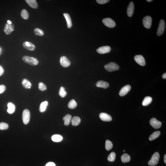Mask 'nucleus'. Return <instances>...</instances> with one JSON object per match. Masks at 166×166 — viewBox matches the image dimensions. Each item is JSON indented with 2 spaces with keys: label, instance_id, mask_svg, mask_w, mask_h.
<instances>
[{
  "label": "nucleus",
  "instance_id": "f257e3e1",
  "mask_svg": "<svg viewBox=\"0 0 166 166\" xmlns=\"http://www.w3.org/2000/svg\"><path fill=\"white\" fill-rule=\"evenodd\" d=\"M22 59L25 63L32 66H36L38 64V60L34 57L25 56L23 57Z\"/></svg>",
  "mask_w": 166,
  "mask_h": 166
},
{
  "label": "nucleus",
  "instance_id": "72a5a7b5",
  "mask_svg": "<svg viewBox=\"0 0 166 166\" xmlns=\"http://www.w3.org/2000/svg\"><path fill=\"white\" fill-rule=\"evenodd\" d=\"M34 33L35 35L40 36H42L44 35V32L41 29L36 28L34 30Z\"/></svg>",
  "mask_w": 166,
  "mask_h": 166
},
{
  "label": "nucleus",
  "instance_id": "9b49d317",
  "mask_svg": "<svg viewBox=\"0 0 166 166\" xmlns=\"http://www.w3.org/2000/svg\"><path fill=\"white\" fill-rule=\"evenodd\" d=\"M60 63L63 67H66L70 66L71 62L67 57L65 56H63L60 58Z\"/></svg>",
  "mask_w": 166,
  "mask_h": 166
},
{
  "label": "nucleus",
  "instance_id": "a18cd8bd",
  "mask_svg": "<svg viewBox=\"0 0 166 166\" xmlns=\"http://www.w3.org/2000/svg\"><path fill=\"white\" fill-rule=\"evenodd\" d=\"M0 51H1V49H0Z\"/></svg>",
  "mask_w": 166,
  "mask_h": 166
},
{
  "label": "nucleus",
  "instance_id": "dca6fc26",
  "mask_svg": "<svg viewBox=\"0 0 166 166\" xmlns=\"http://www.w3.org/2000/svg\"><path fill=\"white\" fill-rule=\"evenodd\" d=\"M23 46L27 49L31 51H34L36 48L35 46L32 43L27 41L23 43Z\"/></svg>",
  "mask_w": 166,
  "mask_h": 166
},
{
  "label": "nucleus",
  "instance_id": "2f4dec72",
  "mask_svg": "<svg viewBox=\"0 0 166 166\" xmlns=\"http://www.w3.org/2000/svg\"><path fill=\"white\" fill-rule=\"evenodd\" d=\"M116 158V154L114 152H112L109 155L107 159L109 162H113L115 161Z\"/></svg>",
  "mask_w": 166,
  "mask_h": 166
},
{
  "label": "nucleus",
  "instance_id": "ddd939ff",
  "mask_svg": "<svg viewBox=\"0 0 166 166\" xmlns=\"http://www.w3.org/2000/svg\"><path fill=\"white\" fill-rule=\"evenodd\" d=\"M99 117L102 121H110L112 120V117L106 113H101L99 114Z\"/></svg>",
  "mask_w": 166,
  "mask_h": 166
},
{
  "label": "nucleus",
  "instance_id": "20e7f679",
  "mask_svg": "<svg viewBox=\"0 0 166 166\" xmlns=\"http://www.w3.org/2000/svg\"><path fill=\"white\" fill-rule=\"evenodd\" d=\"M30 118V112L28 110L25 109L23 111L22 114V119L23 123L26 125L28 123Z\"/></svg>",
  "mask_w": 166,
  "mask_h": 166
},
{
  "label": "nucleus",
  "instance_id": "5701e85b",
  "mask_svg": "<svg viewBox=\"0 0 166 166\" xmlns=\"http://www.w3.org/2000/svg\"><path fill=\"white\" fill-rule=\"evenodd\" d=\"M63 138L62 136L59 134H55L51 137V139L55 142H60L63 140Z\"/></svg>",
  "mask_w": 166,
  "mask_h": 166
},
{
  "label": "nucleus",
  "instance_id": "a878e982",
  "mask_svg": "<svg viewBox=\"0 0 166 166\" xmlns=\"http://www.w3.org/2000/svg\"><path fill=\"white\" fill-rule=\"evenodd\" d=\"M160 134V132L159 131L154 132L149 136V140L150 141H152L155 140V139L158 138Z\"/></svg>",
  "mask_w": 166,
  "mask_h": 166
},
{
  "label": "nucleus",
  "instance_id": "4be33fe9",
  "mask_svg": "<svg viewBox=\"0 0 166 166\" xmlns=\"http://www.w3.org/2000/svg\"><path fill=\"white\" fill-rule=\"evenodd\" d=\"M81 121V120L79 117L78 116L73 117L71 120L72 125L74 126L78 125L80 124Z\"/></svg>",
  "mask_w": 166,
  "mask_h": 166
},
{
  "label": "nucleus",
  "instance_id": "a211bd4d",
  "mask_svg": "<svg viewBox=\"0 0 166 166\" xmlns=\"http://www.w3.org/2000/svg\"><path fill=\"white\" fill-rule=\"evenodd\" d=\"M8 109L7 112L9 114H12L14 112L16 109L15 105L12 102H9L7 104Z\"/></svg>",
  "mask_w": 166,
  "mask_h": 166
},
{
  "label": "nucleus",
  "instance_id": "b1692460",
  "mask_svg": "<svg viewBox=\"0 0 166 166\" xmlns=\"http://www.w3.org/2000/svg\"><path fill=\"white\" fill-rule=\"evenodd\" d=\"M130 156L126 153L123 154L121 157V161L123 163L129 162L130 161Z\"/></svg>",
  "mask_w": 166,
  "mask_h": 166
},
{
  "label": "nucleus",
  "instance_id": "c03bdc74",
  "mask_svg": "<svg viewBox=\"0 0 166 166\" xmlns=\"http://www.w3.org/2000/svg\"><path fill=\"white\" fill-rule=\"evenodd\" d=\"M147 2H151L152 1V0H147Z\"/></svg>",
  "mask_w": 166,
  "mask_h": 166
},
{
  "label": "nucleus",
  "instance_id": "c756f323",
  "mask_svg": "<svg viewBox=\"0 0 166 166\" xmlns=\"http://www.w3.org/2000/svg\"><path fill=\"white\" fill-rule=\"evenodd\" d=\"M113 145L111 141L109 140H106L105 143V148L106 150H110L113 148Z\"/></svg>",
  "mask_w": 166,
  "mask_h": 166
},
{
  "label": "nucleus",
  "instance_id": "6ab92c4d",
  "mask_svg": "<svg viewBox=\"0 0 166 166\" xmlns=\"http://www.w3.org/2000/svg\"><path fill=\"white\" fill-rule=\"evenodd\" d=\"M26 2L31 8L36 9L38 8V5L37 1L35 0H26Z\"/></svg>",
  "mask_w": 166,
  "mask_h": 166
},
{
  "label": "nucleus",
  "instance_id": "a19ab883",
  "mask_svg": "<svg viewBox=\"0 0 166 166\" xmlns=\"http://www.w3.org/2000/svg\"><path fill=\"white\" fill-rule=\"evenodd\" d=\"M162 77L164 79H166V73L162 75Z\"/></svg>",
  "mask_w": 166,
  "mask_h": 166
},
{
  "label": "nucleus",
  "instance_id": "0eeeda50",
  "mask_svg": "<svg viewBox=\"0 0 166 166\" xmlns=\"http://www.w3.org/2000/svg\"><path fill=\"white\" fill-rule=\"evenodd\" d=\"M142 22L145 28L147 29L150 28L152 25V18L150 16H146L143 18Z\"/></svg>",
  "mask_w": 166,
  "mask_h": 166
},
{
  "label": "nucleus",
  "instance_id": "6e6552de",
  "mask_svg": "<svg viewBox=\"0 0 166 166\" xmlns=\"http://www.w3.org/2000/svg\"><path fill=\"white\" fill-rule=\"evenodd\" d=\"M150 124L152 127L156 129L160 128L162 125V122L155 118H152L151 119Z\"/></svg>",
  "mask_w": 166,
  "mask_h": 166
},
{
  "label": "nucleus",
  "instance_id": "7c9ffc66",
  "mask_svg": "<svg viewBox=\"0 0 166 166\" xmlns=\"http://www.w3.org/2000/svg\"><path fill=\"white\" fill-rule=\"evenodd\" d=\"M21 16L22 18L25 19H28L29 18V14L27 10L26 9H23L22 10L21 14Z\"/></svg>",
  "mask_w": 166,
  "mask_h": 166
},
{
  "label": "nucleus",
  "instance_id": "4c0bfd02",
  "mask_svg": "<svg viewBox=\"0 0 166 166\" xmlns=\"http://www.w3.org/2000/svg\"><path fill=\"white\" fill-rule=\"evenodd\" d=\"M6 90L5 86L4 85H0V94L3 93Z\"/></svg>",
  "mask_w": 166,
  "mask_h": 166
},
{
  "label": "nucleus",
  "instance_id": "f704fd0d",
  "mask_svg": "<svg viewBox=\"0 0 166 166\" xmlns=\"http://www.w3.org/2000/svg\"><path fill=\"white\" fill-rule=\"evenodd\" d=\"M9 128V125L4 122L0 123V130H5Z\"/></svg>",
  "mask_w": 166,
  "mask_h": 166
},
{
  "label": "nucleus",
  "instance_id": "aec40b11",
  "mask_svg": "<svg viewBox=\"0 0 166 166\" xmlns=\"http://www.w3.org/2000/svg\"><path fill=\"white\" fill-rule=\"evenodd\" d=\"M64 15L67 22V27L70 28L72 26V23L71 17L67 13H64Z\"/></svg>",
  "mask_w": 166,
  "mask_h": 166
},
{
  "label": "nucleus",
  "instance_id": "ea45409f",
  "mask_svg": "<svg viewBox=\"0 0 166 166\" xmlns=\"http://www.w3.org/2000/svg\"><path fill=\"white\" fill-rule=\"evenodd\" d=\"M4 72V70L2 66L0 65V76H1Z\"/></svg>",
  "mask_w": 166,
  "mask_h": 166
},
{
  "label": "nucleus",
  "instance_id": "f03ea898",
  "mask_svg": "<svg viewBox=\"0 0 166 166\" xmlns=\"http://www.w3.org/2000/svg\"><path fill=\"white\" fill-rule=\"evenodd\" d=\"M104 68L106 71L111 72L119 70L120 69V66L118 64L115 63L111 62L105 65Z\"/></svg>",
  "mask_w": 166,
  "mask_h": 166
},
{
  "label": "nucleus",
  "instance_id": "9d476101",
  "mask_svg": "<svg viewBox=\"0 0 166 166\" xmlns=\"http://www.w3.org/2000/svg\"><path fill=\"white\" fill-rule=\"evenodd\" d=\"M111 48L109 46H104L99 47L97 50V52L100 54L108 53L111 51Z\"/></svg>",
  "mask_w": 166,
  "mask_h": 166
},
{
  "label": "nucleus",
  "instance_id": "e433bc0d",
  "mask_svg": "<svg viewBox=\"0 0 166 166\" xmlns=\"http://www.w3.org/2000/svg\"><path fill=\"white\" fill-rule=\"evenodd\" d=\"M109 0H97L96 1L99 4H104L109 1Z\"/></svg>",
  "mask_w": 166,
  "mask_h": 166
},
{
  "label": "nucleus",
  "instance_id": "37998d69",
  "mask_svg": "<svg viewBox=\"0 0 166 166\" xmlns=\"http://www.w3.org/2000/svg\"><path fill=\"white\" fill-rule=\"evenodd\" d=\"M7 22H8V24H12L11 22L10 21V20H8Z\"/></svg>",
  "mask_w": 166,
  "mask_h": 166
},
{
  "label": "nucleus",
  "instance_id": "bb28decb",
  "mask_svg": "<svg viewBox=\"0 0 166 166\" xmlns=\"http://www.w3.org/2000/svg\"><path fill=\"white\" fill-rule=\"evenodd\" d=\"M22 84L23 87L26 89H30L31 87V83L26 79H23L22 82Z\"/></svg>",
  "mask_w": 166,
  "mask_h": 166
},
{
  "label": "nucleus",
  "instance_id": "f8f14e48",
  "mask_svg": "<svg viewBox=\"0 0 166 166\" xmlns=\"http://www.w3.org/2000/svg\"><path fill=\"white\" fill-rule=\"evenodd\" d=\"M131 89V87L130 85H127L122 88L120 90L119 93V94L121 96H124L126 95L128 93V92Z\"/></svg>",
  "mask_w": 166,
  "mask_h": 166
},
{
  "label": "nucleus",
  "instance_id": "393cba45",
  "mask_svg": "<svg viewBox=\"0 0 166 166\" xmlns=\"http://www.w3.org/2000/svg\"><path fill=\"white\" fill-rule=\"evenodd\" d=\"M152 99L151 97L147 96L145 97L142 102V104L143 106H148L151 102Z\"/></svg>",
  "mask_w": 166,
  "mask_h": 166
},
{
  "label": "nucleus",
  "instance_id": "1a4fd4ad",
  "mask_svg": "<svg viewBox=\"0 0 166 166\" xmlns=\"http://www.w3.org/2000/svg\"><path fill=\"white\" fill-rule=\"evenodd\" d=\"M134 60L137 64L141 66H144L146 64V61L144 57L141 55H137L134 57Z\"/></svg>",
  "mask_w": 166,
  "mask_h": 166
},
{
  "label": "nucleus",
  "instance_id": "473e14b6",
  "mask_svg": "<svg viewBox=\"0 0 166 166\" xmlns=\"http://www.w3.org/2000/svg\"><path fill=\"white\" fill-rule=\"evenodd\" d=\"M66 92L65 90V88L64 87H60L59 92V95L62 98L65 97L66 95Z\"/></svg>",
  "mask_w": 166,
  "mask_h": 166
},
{
  "label": "nucleus",
  "instance_id": "cd10ccee",
  "mask_svg": "<svg viewBox=\"0 0 166 166\" xmlns=\"http://www.w3.org/2000/svg\"><path fill=\"white\" fill-rule=\"evenodd\" d=\"M48 105V102L47 101H45L41 103L40 104L39 107V111L41 112H43L46 111L47 106Z\"/></svg>",
  "mask_w": 166,
  "mask_h": 166
},
{
  "label": "nucleus",
  "instance_id": "423d86ee",
  "mask_svg": "<svg viewBox=\"0 0 166 166\" xmlns=\"http://www.w3.org/2000/svg\"><path fill=\"white\" fill-rule=\"evenodd\" d=\"M165 28V23L163 19H161L160 21L158 28L157 35L158 36H161L163 34Z\"/></svg>",
  "mask_w": 166,
  "mask_h": 166
},
{
  "label": "nucleus",
  "instance_id": "f3484780",
  "mask_svg": "<svg viewBox=\"0 0 166 166\" xmlns=\"http://www.w3.org/2000/svg\"><path fill=\"white\" fill-rule=\"evenodd\" d=\"M96 86L98 87L106 89L109 87V84L107 82L100 80L99 81L97 82Z\"/></svg>",
  "mask_w": 166,
  "mask_h": 166
},
{
  "label": "nucleus",
  "instance_id": "49530a36",
  "mask_svg": "<svg viewBox=\"0 0 166 166\" xmlns=\"http://www.w3.org/2000/svg\"><path fill=\"white\" fill-rule=\"evenodd\" d=\"M123 151H124V152H125V150H123Z\"/></svg>",
  "mask_w": 166,
  "mask_h": 166
},
{
  "label": "nucleus",
  "instance_id": "c9c22d12",
  "mask_svg": "<svg viewBox=\"0 0 166 166\" xmlns=\"http://www.w3.org/2000/svg\"><path fill=\"white\" fill-rule=\"evenodd\" d=\"M38 88L41 91H44L46 89V87L44 83H40L38 84Z\"/></svg>",
  "mask_w": 166,
  "mask_h": 166
},
{
  "label": "nucleus",
  "instance_id": "4468645a",
  "mask_svg": "<svg viewBox=\"0 0 166 166\" xmlns=\"http://www.w3.org/2000/svg\"><path fill=\"white\" fill-rule=\"evenodd\" d=\"M14 30V26L12 23L9 24L8 23H6L5 27L4 30V32L7 35L10 34L12 31Z\"/></svg>",
  "mask_w": 166,
  "mask_h": 166
},
{
  "label": "nucleus",
  "instance_id": "39448f33",
  "mask_svg": "<svg viewBox=\"0 0 166 166\" xmlns=\"http://www.w3.org/2000/svg\"><path fill=\"white\" fill-rule=\"evenodd\" d=\"M103 24L106 27L110 28H114L116 26V23L114 20L110 18H106L102 20Z\"/></svg>",
  "mask_w": 166,
  "mask_h": 166
},
{
  "label": "nucleus",
  "instance_id": "412c9836",
  "mask_svg": "<svg viewBox=\"0 0 166 166\" xmlns=\"http://www.w3.org/2000/svg\"><path fill=\"white\" fill-rule=\"evenodd\" d=\"M64 121V124L65 125L68 126L71 122L72 120V115L70 114H67L64 116L63 118Z\"/></svg>",
  "mask_w": 166,
  "mask_h": 166
},
{
  "label": "nucleus",
  "instance_id": "7ed1b4c3",
  "mask_svg": "<svg viewBox=\"0 0 166 166\" xmlns=\"http://www.w3.org/2000/svg\"><path fill=\"white\" fill-rule=\"evenodd\" d=\"M160 157L159 154L158 152H156L152 156L150 160L148 162V165L151 166L156 165L158 163Z\"/></svg>",
  "mask_w": 166,
  "mask_h": 166
},
{
  "label": "nucleus",
  "instance_id": "58836bf2",
  "mask_svg": "<svg viewBox=\"0 0 166 166\" xmlns=\"http://www.w3.org/2000/svg\"><path fill=\"white\" fill-rule=\"evenodd\" d=\"M45 166H56V165L53 162H50L47 163Z\"/></svg>",
  "mask_w": 166,
  "mask_h": 166
},
{
  "label": "nucleus",
  "instance_id": "79ce46f5",
  "mask_svg": "<svg viewBox=\"0 0 166 166\" xmlns=\"http://www.w3.org/2000/svg\"><path fill=\"white\" fill-rule=\"evenodd\" d=\"M164 162L166 164V155H165L164 156Z\"/></svg>",
  "mask_w": 166,
  "mask_h": 166
},
{
  "label": "nucleus",
  "instance_id": "c85d7f7f",
  "mask_svg": "<svg viewBox=\"0 0 166 166\" xmlns=\"http://www.w3.org/2000/svg\"><path fill=\"white\" fill-rule=\"evenodd\" d=\"M77 105V104L75 100L74 99H72L69 102L68 106L69 108L71 109H74L76 107Z\"/></svg>",
  "mask_w": 166,
  "mask_h": 166
},
{
  "label": "nucleus",
  "instance_id": "2eb2a0df",
  "mask_svg": "<svg viewBox=\"0 0 166 166\" xmlns=\"http://www.w3.org/2000/svg\"><path fill=\"white\" fill-rule=\"evenodd\" d=\"M134 3L132 2H130L127 9V14L128 16L130 17L132 16L133 12H134Z\"/></svg>",
  "mask_w": 166,
  "mask_h": 166
}]
</instances>
